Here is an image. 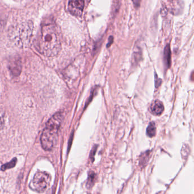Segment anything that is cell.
I'll return each instance as SVG.
<instances>
[{"mask_svg": "<svg viewBox=\"0 0 194 194\" xmlns=\"http://www.w3.org/2000/svg\"><path fill=\"white\" fill-rule=\"evenodd\" d=\"M84 0H70L68 9L71 14L75 16H81L84 10Z\"/></svg>", "mask_w": 194, "mask_h": 194, "instance_id": "4", "label": "cell"}, {"mask_svg": "<svg viewBox=\"0 0 194 194\" xmlns=\"http://www.w3.org/2000/svg\"><path fill=\"white\" fill-rule=\"evenodd\" d=\"M156 134V127L155 123L152 122H151L147 129V134L150 138L155 136Z\"/></svg>", "mask_w": 194, "mask_h": 194, "instance_id": "8", "label": "cell"}, {"mask_svg": "<svg viewBox=\"0 0 194 194\" xmlns=\"http://www.w3.org/2000/svg\"><path fill=\"white\" fill-rule=\"evenodd\" d=\"M155 87H156V88H158L159 86L161 85L163 81H162L161 79L157 78V75H155Z\"/></svg>", "mask_w": 194, "mask_h": 194, "instance_id": "13", "label": "cell"}, {"mask_svg": "<svg viewBox=\"0 0 194 194\" xmlns=\"http://www.w3.org/2000/svg\"><path fill=\"white\" fill-rule=\"evenodd\" d=\"M150 109L153 115L158 116L163 114L164 110V106L161 101L159 100H155L151 104Z\"/></svg>", "mask_w": 194, "mask_h": 194, "instance_id": "5", "label": "cell"}, {"mask_svg": "<svg viewBox=\"0 0 194 194\" xmlns=\"http://www.w3.org/2000/svg\"><path fill=\"white\" fill-rule=\"evenodd\" d=\"M95 174L94 173L93 171L92 173H90L89 175L88 180V182H87V184H86V186L87 187L89 188L90 187H92L93 184V183L95 180Z\"/></svg>", "mask_w": 194, "mask_h": 194, "instance_id": "9", "label": "cell"}, {"mask_svg": "<svg viewBox=\"0 0 194 194\" xmlns=\"http://www.w3.org/2000/svg\"><path fill=\"white\" fill-rule=\"evenodd\" d=\"M169 1H170V2H171V3H173L174 1H175V0H168Z\"/></svg>", "mask_w": 194, "mask_h": 194, "instance_id": "16", "label": "cell"}, {"mask_svg": "<svg viewBox=\"0 0 194 194\" xmlns=\"http://www.w3.org/2000/svg\"><path fill=\"white\" fill-rule=\"evenodd\" d=\"M189 151H190V149H189V147L187 145V144H184V146L182 147V155L183 157H187V156L189 154Z\"/></svg>", "mask_w": 194, "mask_h": 194, "instance_id": "10", "label": "cell"}, {"mask_svg": "<svg viewBox=\"0 0 194 194\" xmlns=\"http://www.w3.org/2000/svg\"><path fill=\"white\" fill-rule=\"evenodd\" d=\"M5 123V114L4 111L0 108V130L4 127Z\"/></svg>", "mask_w": 194, "mask_h": 194, "instance_id": "11", "label": "cell"}, {"mask_svg": "<svg viewBox=\"0 0 194 194\" xmlns=\"http://www.w3.org/2000/svg\"><path fill=\"white\" fill-rule=\"evenodd\" d=\"M134 4V7L138 8L140 5V1L141 0H132Z\"/></svg>", "mask_w": 194, "mask_h": 194, "instance_id": "14", "label": "cell"}, {"mask_svg": "<svg viewBox=\"0 0 194 194\" xmlns=\"http://www.w3.org/2000/svg\"><path fill=\"white\" fill-rule=\"evenodd\" d=\"M40 53L48 57L55 56L61 50V41L55 27L52 25H44L38 42Z\"/></svg>", "mask_w": 194, "mask_h": 194, "instance_id": "1", "label": "cell"}, {"mask_svg": "<svg viewBox=\"0 0 194 194\" xmlns=\"http://www.w3.org/2000/svg\"><path fill=\"white\" fill-rule=\"evenodd\" d=\"M16 159H13L11 162L7 163L6 165H5L4 166L2 167V169L3 170H5L7 169H9V168H11L13 167H14L15 165V163H16Z\"/></svg>", "mask_w": 194, "mask_h": 194, "instance_id": "12", "label": "cell"}, {"mask_svg": "<svg viewBox=\"0 0 194 194\" xmlns=\"http://www.w3.org/2000/svg\"><path fill=\"white\" fill-rule=\"evenodd\" d=\"M63 118V114L58 112L53 115L47 123L40 138L42 147L45 151H49L53 148Z\"/></svg>", "mask_w": 194, "mask_h": 194, "instance_id": "2", "label": "cell"}, {"mask_svg": "<svg viewBox=\"0 0 194 194\" xmlns=\"http://www.w3.org/2000/svg\"><path fill=\"white\" fill-rule=\"evenodd\" d=\"M20 61L18 60H13L10 64V71L14 75H18L21 72Z\"/></svg>", "mask_w": 194, "mask_h": 194, "instance_id": "7", "label": "cell"}, {"mask_svg": "<svg viewBox=\"0 0 194 194\" xmlns=\"http://www.w3.org/2000/svg\"><path fill=\"white\" fill-rule=\"evenodd\" d=\"M167 13V9L165 6H163V7L161 9V14L163 15V16H165L166 15V14Z\"/></svg>", "mask_w": 194, "mask_h": 194, "instance_id": "15", "label": "cell"}, {"mask_svg": "<svg viewBox=\"0 0 194 194\" xmlns=\"http://www.w3.org/2000/svg\"><path fill=\"white\" fill-rule=\"evenodd\" d=\"M51 176L44 171L37 172L33 177L30 184L32 190L38 192H43L50 185Z\"/></svg>", "mask_w": 194, "mask_h": 194, "instance_id": "3", "label": "cell"}, {"mask_svg": "<svg viewBox=\"0 0 194 194\" xmlns=\"http://www.w3.org/2000/svg\"><path fill=\"white\" fill-rule=\"evenodd\" d=\"M163 61L167 68H169L171 65V52L169 44H167L163 52Z\"/></svg>", "mask_w": 194, "mask_h": 194, "instance_id": "6", "label": "cell"}]
</instances>
